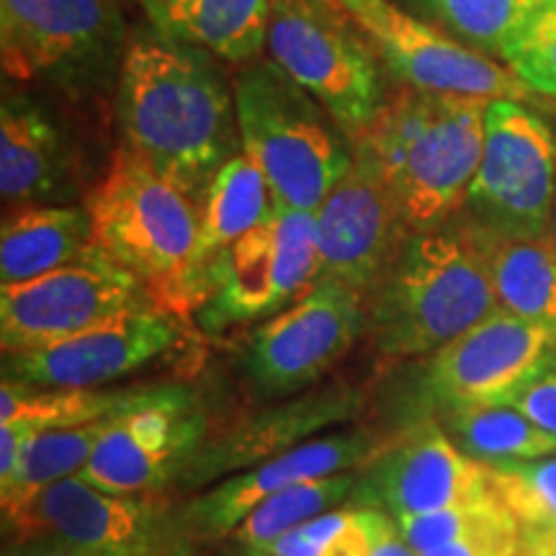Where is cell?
<instances>
[{"mask_svg": "<svg viewBox=\"0 0 556 556\" xmlns=\"http://www.w3.org/2000/svg\"><path fill=\"white\" fill-rule=\"evenodd\" d=\"M3 556H83V554L75 552L73 546H67L65 541L47 536V533H37V536L9 541L3 548Z\"/></svg>", "mask_w": 556, "mask_h": 556, "instance_id": "38", "label": "cell"}, {"mask_svg": "<svg viewBox=\"0 0 556 556\" xmlns=\"http://www.w3.org/2000/svg\"><path fill=\"white\" fill-rule=\"evenodd\" d=\"M317 281L315 214L274 204V212L222 255L212 294L199 309L206 332L274 317Z\"/></svg>", "mask_w": 556, "mask_h": 556, "instance_id": "10", "label": "cell"}, {"mask_svg": "<svg viewBox=\"0 0 556 556\" xmlns=\"http://www.w3.org/2000/svg\"><path fill=\"white\" fill-rule=\"evenodd\" d=\"M142 3H152V0H142Z\"/></svg>", "mask_w": 556, "mask_h": 556, "instance_id": "42", "label": "cell"}, {"mask_svg": "<svg viewBox=\"0 0 556 556\" xmlns=\"http://www.w3.org/2000/svg\"><path fill=\"white\" fill-rule=\"evenodd\" d=\"M458 217V214H456ZM490 270L497 307L536 325L556 340V248L548 238L513 240L469 225Z\"/></svg>", "mask_w": 556, "mask_h": 556, "instance_id": "25", "label": "cell"}, {"mask_svg": "<svg viewBox=\"0 0 556 556\" xmlns=\"http://www.w3.org/2000/svg\"><path fill=\"white\" fill-rule=\"evenodd\" d=\"M358 475H345L307 479L283 486L281 492L255 505L232 531L227 533L229 541L242 546V556L258 552V548L274 544L276 539L287 536L294 528L309 523L336 507L351 503L356 492Z\"/></svg>", "mask_w": 556, "mask_h": 556, "instance_id": "30", "label": "cell"}, {"mask_svg": "<svg viewBox=\"0 0 556 556\" xmlns=\"http://www.w3.org/2000/svg\"><path fill=\"white\" fill-rule=\"evenodd\" d=\"M206 435V413L191 389L148 387L111 420L80 477L114 495H157L184 477Z\"/></svg>", "mask_w": 556, "mask_h": 556, "instance_id": "11", "label": "cell"}, {"mask_svg": "<svg viewBox=\"0 0 556 556\" xmlns=\"http://www.w3.org/2000/svg\"><path fill=\"white\" fill-rule=\"evenodd\" d=\"M86 208L96 245L144 283L157 309L178 317L197 312L191 266L199 206L184 191L122 144Z\"/></svg>", "mask_w": 556, "mask_h": 556, "instance_id": "4", "label": "cell"}, {"mask_svg": "<svg viewBox=\"0 0 556 556\" xmlns=\"http://www.w3.org/2000/svg\"><path fill=\"white\" fill-rule=\"evenodd\" d=\"M116 116L124 148L197 206L242 150L235 90L214 54L157 29L124 52Z\"/></svg>", "mask_w": 556, "mask_h": 556, "instance_id": "1", "label": "cell"}, {"mask_svg": "<svg viewBox=\"0 0 556 556\" xmlns=\"http://www.w3.org/2000/svg\"><path fill=\"white\" fill-rule=\"evenodd\" d=\"M268 52L351 139L384 106L379 54L340 0H270Z\"/></svg>", "mask_w": 556, "mask_h": 556, "instance_id": "6", "label": "cell"}, {"mask_svg": "<svg viewBox=\"0 0 556 556\" xmlns=\"http://www.w3.org/2000/svg\"><path fill=\"white\" fill-rule=\"evenodd\" d=\"M556 361V340L497 309L428 356L422 389L441 409L507 405Z\"/></svg>", "mask_w": 556, "mask_h": 556, "instance_id": "14", "label": "cell"}, {"mask_svg": "<svg viewBox=\"0 0 556 556\" xmlns=\"http://www.w3.org/2000/svg\"><path fill=\"white\" fill-rule=\"evenodd\" d=\"M274 212L268 180L245 152H238L217 173L199 206V240L193 250L191 289L197 312L212 294V276L222 255L242 235L261 225Z\"/></svg>", "mask_w": 556, "mask_h": 556, "instance_id": "22", "label": "cell"}, {"mask_svg": "<svg viewBox=\"0 0 556 556\" xmlns=\"http://www.w3.org/2000/svg\"><path fill=\"white\" fill-rule=\"evenodd\" d=\"M548 240H552L556 248V197H554V206H552V219H548Z\"/></svg>", "mask_w": 556, "mask_h": 556, "instance_id": "41", "label": "cell"}, {"mask_svg": "<svg viewBox=\"0 0 556 556\" xmlns=\"http://www.w3.org/2000/svg\"><path fill=\"white\" fill-rule=\"evenodd\" d=\"M505 65L533 93L556 99V0H546L505 47Z\"/></svg>", "mask_w": 556, "mask_h": 556, "instance_id": "33", "label": "cell"}, {"mask_svg": "<svg viewBox=\"0 0 556 556\" xmlns=\"http://www.w3.org/2000/svg\"><path fill=\"white\" fill-rule=\"evenodd\" d=\"M111 0H0L5 78L29 83L65 73L116 41Z\"/></svg>", "mask_w": 556, "mask_h": 556, "instance_id": "19", "label": "cell"}, {"mask_svg": "<svg viewBox=\"0 0 556 556\" xmlns=\"http://www.w3.org/2000/svg\"><path fill=\"white\" fill-rule=\"evenodd\" d=\"M368 556H415L413 548L407 546V541L402 539L397 520L389 516V513L384 516V520H381L377 541H374V548Z\"/></svg>", "mask_w": 556, "mask_h": 556, "instance_id": "39", "label": "cell"}, {"mask_svg": "<svg viewBox=\"0 0 556 556\" xmlns=\"http://www.w3.org/2000/svg\"><path fill=\"white\" fill-rule=\"evenodd\" d=\"M490 103L402 86L351 139L353 152L387 186L409 232L441 227L462 212L482 160Z\"/></svg>", "mask_w": 556, "mask_h": 556, "instance_id": "2", "label": "cell"}, {"mask_svg": "<svg viewBox=\"0 0 556 556\" xmlns=\"http://www.w3.org/2000/svg\"><path fill=\"white\" fill-rule=\"evenodd\" d=\"M148 387L124 389H47L3 379L0 426L18 422L29 430L75 428L119 415L142 397Z\"/></svg>", "mask_w": 556, "mask_h": 556, "instance_id": "26", "label": "cell"}, {"mask_svg": "<svg viewBox=\"0 0 556 556\" xmlns=\"http://www.w3.org/2000/svg\"><path fill=\"white\" fill-rule=\"evenodd\" d=\"M13 539L47 533L83 556H191L193 539L184 507L157 495H114L80 475L39 492L3 518Z\"/></svg>", "mask_w": 556, "mask_h": 556, "instance_id": "7", "label": "cell"}, {"mask_svg": "<svg viewBox=\"0 0 556 556\" xmlns=\"http://www.w3.org/2000/svg\"><path fill=\"white\" fill-rule=\"evenodd\" d=\"M492 497L484 464L464 454L441 422L422 420L358 471L351 503L417 518Z\"/></svg>", "mask_w": 556, "mask_h": 556, "instance_id": "15", "label": "cell"}, {"mask_svg": "<svg viewBox=\"0 0 556 556\" xmlns=\"http://www.w3.org/2000/svg\"><path fill=\"white\" fill-rule=\"evenodd\" d=\"M409 13L471 50L503 58L505 47L546 0H402Z\"/></svg>", "mask_w": 556, "mask_h": 556, "instance_id": "31", "label": "cell"}, {"mask_svg": "<svg viewBox=\"0 0 556 556\" xmlns=\"http://www.w3.org/2000/svg\"><path fill=\"white\" fill-rule=\"evenodd\" d=\"M114 417L116 415L75 428L34 430L26 435L16 475L9 484L0 486L3 518L37 497L45 486L80 475L93 451L99 448L101 438L106 435Z\"/></svg>", "mask_w": 556, "mask_h": 556, "instance_id": "27", "label": "cell"}, {"mask_svg": "<svg viewBox=\"0 0 556 556\" xmlns=\"http://www.w3.org/2000/svg\"><path fill=\"white\" fill-rule=\"evenodd\" d=\"M520 533L516 518H507L503 523L484 528L451 544H443L420 556H518Z\"/></svg>", "mask_w": 556, "mask_h": 556, "instance_id": "35", "label": "cell"}, {"mask_svg": "<svg viewBox=\"0 0 556 556\" xmlns=\"http://www.w3.org/2000/svg\"><path fill=\"white\" fill-rule=\"evenodd\" d=\"M441 426L451 441L479 464L531 462L556 454V438L510 405L448 409Z\"/></svg>", "mask_w": 556, "mask_h": 556, "instance_id": "29", "label": "cell"}, {"mask_svg": "<svg viewBox=\"0 0 556 556\" xmlns=\"http://www.w3.org/2000/svg\"><path fill=\"white\" fill-rule=\"evenodd\" d=\"M364 405L361 389L330 384L319 392H302L281 405L261 409L219 433H208L197 456L186 467L180 482L199 486L219 477H232L255 464L287 454L289 448L309 441L319 430L348 422Z\"/></svg>", "mask_w": 556, "mask_h": 556, "instance_id": "20", "label": "cell"}, {"mask_svg": "<svg viewBox=\"0 0 556 556\" xmlns=\"http://www.w3.org/2000/svg\"><path fill=\"white\" fill-rule=\"evenodd\" d=\"M364 332V294L338 281H317L253 330L242 358L245 374L263 394H291L336 366Z\"/></svg>", "mask_w": 556, "mask_h": 556, "instance_id": "13", "label": "cell"}, {"mask_svg": "<svg viewBox=\"0 0 556 556\" xmlns=\"http://www.w3.org/2000/svg\"><path fill=\"white\" fill-rule=\"evenodd\" d=\"M364 302V336L384 361L433 356L500 309L490 270L462 217L409 235Z\"/></svg>", "mask_w": 556, "mask_h": 556, "instance_id": "3", "label": "cell"}, {"mask_svg": "<svg viewBox=\"0 0 556 556\" xmlns=\"http://www.w3.org/2000/svg\"><path fill=\"white\" fill-rule=\"evenodd\" d=\"M486 482L518 523V556L556 552V454L531 462L484 464Z\"/></svg>", "mask_w": 556, "mask_h": 556, "instance_id": "28", "label": "cell"}, {"mask_svg": "<svg viewBox=\"0 0 556 556\" xmlns=\"http://www.w3.org/2000/svg\"><path fill=\"white\" fill-rule=\"evenodd\" d=\"M34 430L18 426V422H9V426H0V486H5L16 475L21 451H24L26 435Z\"/></svg>", "mask_w": 556, "mask_h": 556, "instance_id": "37", "label": "cell"}, {"mask_svg": "<svg viewBox=\"0 0 556 556\" xmlns=\"http://www.w3.org/2000/svg\"><path fill=\"white\" fill-rule=\"evenodd\" d=\"M139 309H157L144 283L96 245L52 274L0 289V345L41 351Z\"/></svg>", "mask_w": 556, "mask_h": 556, "instance_id": "9", "label": "cell"}, {"mask_svg": "<svg viewBox=\"0 0 556 556\" xmlns=\"http://www.w3.org/2000/svg\"><path fill=\"white\" fill-rule=\"evenodd\" d=\"M242 152L268 180L274 204L315 214L353 163L351 137L276 62L235 80Z\"/></svg>", "mask_w": 556, "mask_h": 556, "instance_id": "5", "label": "cell"}, {"mask_svg": "<svg viewBox=\"0 0 556 556\" xmlns=\"http://www.w3.org/2000/svg\"><path fill=\"white\" fill-rule=\"evenodd\" d=\"M546 556H556V552L554 554H546Z\"/></svg>", "mask_w": 556, "mask_h": 556, "instance_id": "43", "label": "cell"}, {"mask_svg": "<svg viewBox=\"0 0 556 556\" xmlns=\"http://www.w3.org/2000/svg\"><path fill=\"white\" fill-rule=\"evenodd\" d=\"M189 343L186 317L139 309L65 343L3 353V379L47 389H101Z\"/></svg>", "mask_w": 556, "mask_h": 556, "instance_id": "16", "label": "cell"}, {"mask_svg": "<svg viewBox=\"0 0 556 556\" xmlns=\"http://www.w3.org/2000/svg\"><path fill=\"white\" fill-rule=\"evenodd\" d=\"M157 31L227 62H250L268 47L270 0H152Z\"/></svg>", "mask_w": 556, "mask_h": 556, "instance_id": "24", "label": "cell"}, {"mask_svg": "<svg viewBox=\"0 0 556 556\" xmlns=\"http://www.w3.org/2000/svg\"><path fill=\"white\" fill-rule=\"evenodd\" d=\"M96 248L86 204H29L5 208L0 227V283L31 281L83 258Z\"/></svg>", "mask_w": 556, "mask_h": 556, "instance_id": "23", "label": "cell"}, {"mask_svg": "<svg viewBox=\"0 0 556 556\" xmlns=\"http://www.w3.org/2000/svg\"><path fill=\"white\" fill-rule=\"evenodd\" d=\"M356 21L371 39L379 60L402 86L479 101H516L533 106V93L507 65L471 50L438 26L417 18L392 0H368Z\"/></svg>", "mask_w": 556, "mask_h": 556, "instance_id": "12", "label": "cell"}, {"mask_svg": "<svg viewBox=\"0 0 556 556\" xmlns=\"http://www.w3.org/2000/svg\"><path fill=\"white\" fill-rule=\"evenodd\" d=\"M70 173L73 157L50 116L24 99H5L0 111V197L5 208L67 199Z\"/></svg>", "mask_w": 556, "mask_h": 556, "instance_id": "21", "label": "cell"}, {"mask_svg": "<svg viewBox=\"0 0 556 556\" xmlns=\"http://www.w3.org/2000/svg\"><path fill=\"white\" fill-rule=\"evenodd\" d=\"M340 3H343L345 9L351 11L353 16H356V13H358L361 9H366V3H368V0H340Z\"/></svg>", "mask_w": 556, "mask_h": 556, "instance_id": "40", "label": "cell"}, {"mask_svg": "<svg viewBox=\"0 0 556 556\" xmlns=\"http://www.w3.org/2000/svg\"><path fill=\"white\" fill-rule=\"evenodd\" d=\"M394 438L371 433L366 428H351L343 433L309 438L278 454L268 462L255 464L240 475L225 477L208 486L199 497L184 505V518L193 539H222L263 500L281 492L283 486L307 479L361 471L377 458Z\"/></svg>", "mask_w": 556, "mask_h": 556, "instance_id": "18", "label": "cell"}, {"mask_svg": "<svg viewBox=\"0 0 556 556\" xmlns=\"http://www.w3.org/2000/svg\"><path fill=\"white\" fill-rule=\"evenodd\" d=\"M556 197V135L526 103L492 101L484 148L458 217L513 240L548 238Z\"/></svg>", "mask_w": 556, "mask_h": 556, "instance_id": "8", "label": "cell"}, {"mask_svg": "<svg viewBox=\"0 0 556 556\" xmlns=\"http://www.w3.org/2000/svg\"><path fill=\"white\" fill-rule=\"evenodd\" d=\"M507 405L516 407L528 420L536 422L541 430L556 438V361L544 368L536 379L528 381Z\"/></svg>", "mask_w": 556, "mask_h": 556, "instance_id": "36", "label": "cell"}, {"mask_svg": "<svg viewBox=\"0 0 556 556\" xmlns=\"http://www.w3.org/2000/svg\"><path fill=\"white\" fill-rule=\"evenodd\" d=\"M513 518L507 513V507L500 503L492 492V497L479 500V503L451 507V510L430 513V516H417V518H394L397 520L402 539L407 541V546L413 548L415 556L433 552V548L451 544V541H458L464 536H471V533L484 531V528H492L503 520Z\"/></svg>", "mask_w": 556, "mask_h": 556, "instance_id": "34", "label": "cell"}, {"mask_svg": "<svg viewBox=\"0 0 556 556\" xmlns=\"http://www.w3.org/2000/svg\"><path fill=\"white\" fill-rule=\"evenodd\" d=\"M409 235L387 186L353 152L351 168L315 212L317 281H338L366 299Z\"/></svg>", "mask_w": 556, "mask_h": 556, "instance_id": "17", "label": "cell"}, {"mask_svg": "<svg viewBox=\"0 0 556 556\" xmlns=\"http://www.w3.org/2000/svg\"><path fill=\"white\" fill-rule=\"evenodd\" d=\"M387 513L345 503L248 556H368Z\"/></svg>", "mask_w": 556, "mask_h": 556, "instance_id": "32", "label": "cell"}]
</instances>
